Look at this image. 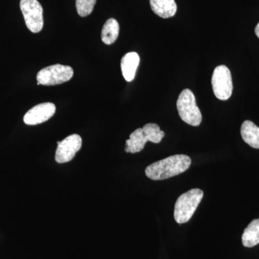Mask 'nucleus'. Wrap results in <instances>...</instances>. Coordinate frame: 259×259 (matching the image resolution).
I'll return each mask as SVG.
<instances>
[{"instance_id":"f8f14e48","label":"nucleus","mask_w":259,"mask_h":259,"mask_svg":"<svg viewBox=\"0 0 259 259\" xmlns=\"http://www.w3.org/2000/svg\"><path fill=\"white\" fill-rule=\"evenodd\" d=\"M242 139L252 148H259V127L250 120H245L241 125Z\"/></svg>"},{"instance_id":"f257e3e1","label":"nucleus","mask_w":259,"mask_h":259,"mask_svg":"<svg viewBox=\"0 0 259 259\" xmlns=\"http://www.w3.org/2000/svg\"><path fill=\"white\" fill-rule=\"evenodd\" d=\"M192 160L185 154H177L160 160L146 168V175L152 180H164L187 171Z\"/></svg>"},{"instance_id":"423d86ee","label":"nucleus","mask_w":259,"mask_h":259,"mask_svg":"<svg viewBox=\"0 0 259 259\" xmlns=\"http://www.w3.org/2000/svg\"><path fill=\"white\" fill-rule=\"evenodd\" d=\"M213 93L218 100H227L233 93V81L231 71L225 65L218 66L212 76Z\"/></svg>"},{"instance_id":"1a4fd4ad","label":"nucleus","mask_w":259,"mask_h":259,"mask_svg":"<svg viewBox=\"0 0 259 259\" xmlns=\"http://www.w3.org/2000/svg\"><path fill=\"white\" fill-rule=\"evenodd\" d=\"M56 106L51 102L39 104L32 107L25 116L24 122L26 125H35L49 120L55 114Z\"/></svg>"},{"instance_id":"0eeeda50","label":"nucleus","mask_w":259,"mask_h":259,"mask_svg":"<svg viewBox=\"0 0 259 259\" xmlns=\"http://www.w3.org/2000/svg\"><path fill=\"white\" fill-rule=\"evenodd\" d=\"M20 10L23 13L27 28L37 33L44 28L42 8L37 0H20Z\"/></svg>"},{"instance_id":"ddd939ff","label":"nucleus","mask_w":259,"mask_h":259,"mask_svg":"<svg viewBox=\"0 0 259 259\" xmlns=\"http://www.w3.org/2000/svg\"><path fill=\"white\" fill-rule=\"evenodd\" d=\"M120 31L118 22L114 18L107 20L102 30V40L106 45H111L117 40Z\"/></svg>"},{"instance_id":"dca6fc26","label":"nucleus","mask_w":259,"mask_h":259,"mask_svg":"<svg viewBox=\"0 0 259 259\" xmlns=\"http://www.w3.org/2000/svg\"><path fill=\"white\" fill-rule=\"evenodd\" d=\"M255 33L259 38V23H258V25H256V27H255Z\"/></svg>"},{"instance_id":"f03ea898","label":"nucleus","mask_w":259,"mask_h":259,"mask_svg":"<svg viewBox=\"0 0 259 259\" xmlns=\"http://www.w3.org/2000/svg\"><path fill=\"white\" fill-rule=\"evenodd\" d=\"M164 136V132L161 131L157 124H146L142 128L136 129L131 134L130 139L126 141L125 151L131 153L141 152L148 141L159 144Z\"/></svg>"},{"instance_id":"6e6552de","label":"nucleus","mask_w":259,"mask_h":259,"mask_svg":"<svg viewBox=\"0 0 259 259\" xmlns=\"http://www.w3.org/2000/svg\"><path fill=\"white\" fill-rule=\"evenodd\" d=\"M55 160L57 163H64L71 161L76 153L81 149L82 140L78 134L68 136L62 141H58Z\"/></svg>"},{"instance_id":"9b49d317","label":"nucleus","mask_w":259,"mask_h":259,"mask_svg":"<svg viewBox=\"0 0 259 259\" xmlns=\"http://www.w3.org/2000/svg\"><path fill=\"white\" fill-rule=\"evenodd\" d=\"M151 10L160 18H169L175 16L177 10L175 0H150Z\"/></svg>"},{"instance_id":"20e7f679","label":"nucleus","mask_w":259,"mask_h":259,"mask_svg":"<svg viewBox=\"0 0 259 259\" xmlns=\"http://www.w3.org/2000/svg\"><path fill=\"white\" fill-rule=\"evenodd\" d=\"M177 110L181 119L192 126H198L202 122V116L196 102L195 96L189 89L181 93L177 102Z\"/></svg>"},{"instance_id":"2eb2a0df","label":"nucleus","mask_w":259,"mask_h":259,"mask_svg":"<svg viewBox=\"0 0 259 259\" xmlns=\"http://www.w3.org/2000/svg\"><path fill=\"white\" fill-rule=\"evenodd\" d=\"M97 0H76L77 13L81 17H87L93 13Z\"/></svg>"},{"instance_id":"4468645a","label":"nucleus","mask_w":259,"mask_h":259,"mask_svg":"<svg viewBox=\"0 0 259 259\" xmlns=\"http://www.w3.org/2000/svg\"><path fill=\"white\" fill-rule=\"evenodd\" d=\"M242 243L246 248H252L259 243V219L253 220L245 228L242 236Z\"/></svg>"},{"instance_id":"7ed1b4c3","label":"nucleus","mask_w":259,"mask_h":259,"mask_svg":"<svg viewBox=\"0 0 259 259\" xmlns=\"http://www.w3.org/2000/svg\"><path fill=\"white\" fill-rule=\"evenodd\" d=\"M204 192L199 189H192L182 194L175 204L174 217L179 224L188 222L203 198Z\"/></svg>"},{"instance_id":"39448f33","label":"nucleus","mask_w":259,"mask_h":259,"mask_svg":"<svg viewBox=\"0 0 259 259\" xmlns=\"http://www.w3.org/2000/svg\"><path fill=\"white\" fill-rule=\"evenodd\" d=\"M74 76L71 66L61 64L52 65L40 70L37 74V82L46 86L61 84L69 81Z\"/></svg>"},{"instance_id":"9d476101","label":"nucleus","mask_w":259,"mask_h":259,"mask_svg":"<svg viewBox=\"0 0 259 259\" xmlns=\"http://www.w3.org/2000/svg\"><path fill=\"white\" fill-rule=\"evenodd\" d=\"M139 62V54L136 52L127 53L122 57L120 64L121 71L126 81L130 82L134 79Z\"/></svg>"}]
</instances>
